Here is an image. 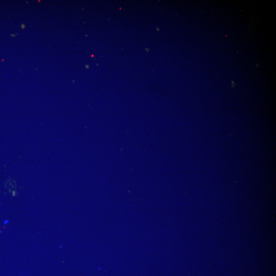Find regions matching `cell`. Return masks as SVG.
Returning <instances> with one entry per match:
<instances>
[{
	"instance_id": "1",
	"label": "cell",
	"mask_w": 276,
	"mask_h": 276,
	"mask_svg": "<svg viewBox=\"0 0 276 276\" xmlns=\"http://www.w3.org/2000/svg\"><path fill=\"white\" fill-rule=\"evenodd\" d=\"M8 222H9V220H5V221H4V224H7Z\"/></svg>"
}]
</instances>
